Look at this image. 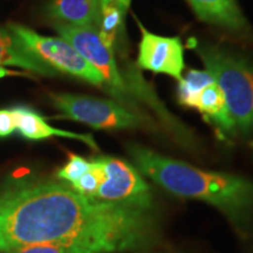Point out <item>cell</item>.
Returning <instances> with one entry per match:
<instances>
[{
    "label": "cell",
    "instance_id": "obj_1",
    "mask_svg": "<svg viewBox=\"0 0 253 253\" xmlns=\"http://www.w3.org/2000/svg\"><path fill=\"white\" fill-rule=\"evenodd\" d=\"M160 237L153 207L87 197L56 182L15 178L0 188V253L37 244L66 253L138 251Z\"/></svg>",
    "mask_w": 253,
    "mask_h": 253
},
{
    "label": "cell",
    "instance_id": "obj_2",
    "mask_svg": "<svg viewBox=\"0 0 253 253\" xmlns=\"http://www.w3.org/2000/svg\"><path fill=\"white\" fill-rule=\"evenodd\" d=\"M138 171L173 196L217 208L239 231L253 219V181L225 172L209 171L163 156L138 144L126 147Z\"/></svg>",
    "mask_w": 253,
    "mask_h": 253
},
{
    "label": "cell",
    "instance_id": "obj_3",
    "mask_svg": "<svg viewBox=\"0 0 253 253\" xmlns=\"http://www.w3.org/2000/svg\"><path fill=\"white\" fill-rule=\"evenodd\" d=\"M205 69L223 91L236 131L253 132V66L213 46L196 45Z\"/></svg>",
    "mask_w": 253,
    "mask_h": 253
},
{
    "label": "cell",
    "instance_id": "obj_4",
    "mask_svg": "<svg viewBox=\"0 0 253 253\" xmlns=\"http://www.w3.org/2000/svg\"><path fill=\"white\" fill-rule=\"evenodd\" d=\"M8 30L17 36L36 58L56 74L71 75L106 89L103 78L86 59L63 38L41 36L24 25L11 23Z\"/></svg>",
    "mask_w": 253,
    "mask_h": 253
},
{
    "label": "cell",
    "instance_id": "obj_5",
    "mask_svg": "<svg viewBox=\"0 0 253 253\" xmlns=\"http://www.w3.org/2000/svg\"><path fill=\"white\" fill-rule=\"evenodd\" d=\"M54 30L67 40L93 67L100 73L106 84V90L125 106L135 107L134 94L123 80L115 60L114 48L106 43L95 27H77L55 23Z\"/></svg>",
    "mask_w": 253,
    "mask_h": 253
},
{
    "label": "cell",
    "instance_id": "obj_6",
    "mask_svg": "<svg viewBox=\"0 0 253 253\" xmlns=\"http://www.w3.org/2000/svg\"><path fill=\"white\" fill-rule=\"evenodd\" d=\"M62 116L94 129L119 130L144 126V119L121 102L75 94L49 95Z\"/></svg>",
    "mask_w": 253,
    "mask_h": 253
},
{
    "label": "cell",
    "instance_id": "obj_7",
    "mask_svg": "<svg viewBox=\"0 0 253 253\" xmlns=\"http://www.w3.org/2000/svg\"><path fill=\"white\" fill-rule=\"evenodd\" d=\"M102 167L104 178L95 198L106 202L130 203L153 207L150 185L141 172L126 161L110 156L96 157Z\"/></svg>",
    "mask_w": 253,
    "mask_h": 253
},
{
    "label": "cell",
    "instance_id": "obj_8",
    "mask_svg": "<svg viewBox=\"0 0 253 253\" xmlns=\"http://www.w3.org/2000/svg\"><path fill=\"white\" fill-rule=\"evenodd\" d=\"M141 31L137 65L158 74H166L181 81L184 69V49L179 38H168L151 33L137 21Z\"/></svg>",
    "mask_w": 253,
    "mask_h": 253
},
{
    "label": "cell",
    "instance_id": "obj_9",
    "mask_svg": "<svg viewBox=\"0 0 253 253\" xmlns=\"http://www.w3.org/2000/svg\"><path fill=\"white\" fill-rule=\"evenodd\" d=\"M11 112L13 114L15 129H18L19 132L27 140L39 141L53 137V136H60V137H68L84 142L94 150L99 149L91 135L75 134V132L54 128L42 116L27 107H17V108L11 109Z\"/></svg>",
    "mask_w": 253,
    "mask_h": 253
},
{
    "label": "cell",
    "instance_id": "obj_10",
    "mask_svg": "<svg viewBox=\"0 0 253 253\" xmlns=\"http://www.w3.org/2000/svg\"><path fill=\"white\" fill-rule=\"evenodd\" d=\"M197 17L208 24L240 32L248 24L237 0H186Z\"/></svg>",
    "mask_w": 253,
    "mask_h": 253
},
{
    "label": "cell",
    "instance_id": "obj_11",
    "mask_svg": "<svg viewBox=\"0 0 253 253\" xmlns=\"http://www.w3.org/2000/svg\"><path fill=\"white\" fill-rule=\"evenodd\" d=\"M99 12V0H50L48 6L53 20L77 27L96 26Z\"/></svg>",
    "mask_w": 253,
    "mask_h": 253
},
{
    "label": "cell",
    "instance_id": "obj_12",
    "mask_svg": "<svg viewBox=\"0 0 253 253\" xmlns=\"http://www.w3.org/2000/svg\"><path fill=\"white\" fill-rule=\"evenodd\" d=\"M17 66L34 74L52 77L56 73L40 62L8 28L0 27V67Z\"/></svg>",
    "mask_w": 253,
    "mask_h": 253
},
{
    "label": "cell",
    "instance_id": "obj_13",
    "mask_svg": "<svg viewBox=\"0 0 253 253\" xmlns=\"http://www.w3.org/2000/svg\"><path fill=\"white\" fill-rule=\"evenodd\" d=\"M196 109L207 116L209 121L213 122L221 132L229 135L236 131L235 125L227 110L225 97L216 82L209 84L202 90Z\"/></svg>",
    "mask_w": 253,
    "mask_h": 253
},
{
    "label": "cell",
    "instance_id": "obj_14",
    "mask_svg": "<svg viewBox=\"0 0 253 253\" xmlns=\"http://www.w3.org/2000/svg\"><path fill=\"white\" fill-rule=\"evenodd\" d=\"M126 11L128 9L114 2L100 5L99 18L95 28L99 32L100 37L106 41V43H108L113 48L119 37L125 31Z\"/></svg>",
    "mask_w": 253,
    "mask_h": 253
},
{
    "label": "cell",
    "instance_id": "obj_15",
    "mask_svg": "<svg viewBox=\"0 0 253 253\" xmlns=\"http://www.w3.org/2000/svg\"><path fill=\"white\" fill-rule=\"evenodd\" d=\"M214 80L212 75L208 71H196L191 69L188 72L185 78H183L178 82V89L177 95L178 100L183 106L191 107V108H197L199 95L202 90L209 84H213Z\"/></svg>",
    "mask_w": 253,
    "mask_h": 253
},
{
    "label": "cell",
    "instance_id": "obj_16",
    "mask_svg": "<svg viewBox=\"0 0 253 253\" xmlns=\"http://www.w3.org/2000/svg\"><path fill=\"white\" fill-rule=\"evenodd\" d=\"M90 168L91 163L89 161L84 160V157L79 156V155L69 154L68 162L59 170L56 177L61 181L69 183V185H71L74 182H77L84 173L89 171Z\"/></svg>",
    "mask_w": 253,
    "mask_h": 253
},
{
    "label": "cell",
    "instance_id": "obj_17",
    "mask_svg": "<svg viewBox=\"0 0 253 253\" xmlns=\"http://www.w3.org/2000/svg\"><path fill=\"white\" fill-rule=\"evenodd\" d=\"M5 253H66V251L55 245L37 244V245L23 246V248L12 250V251H8Z\"/></svg>",
    "mask_w": 253,
    "mask_h": 253
},
{
    "label": "cell",
    "instance_id": "obj_18",
    "mask_svg": "<svg viewBox=\"0 0 253 253\" xmlns=\"http://www.w3.org/2000/svg\"><path fill=\"white\" fill-rule=\"evenodd\" d=\"M15 130V122L13 114L9 110H0V137H6L13 134Z\"/></svg>",
    "mask_w": 253,
    "mask_h": 253
},
{
    "label": "cell",
    "instance_id": "obj_19",
    "mask_svg": "<svg viewBox=\"0 0 253 253\" xmlns=\"http://www.w3.org/2000/svg\"><path fill=\"white\" fill-rule=\"evenodd\" d=\"M100 5L101 4H106V2H114V4H118L120 6H122L123 8L128 9L129 6H130L131 0H99Z\"/></svg>",
    "mask_w": 253,
    "mask_h": 253
},
{
    "label": "cell",
    "instance_id": "obj_20",
    "mask_svg": "<svg viewBox=\"0 0 253 253\" xmlns=\"http://www.w3.org/2000/svg\"><path fill=\"white\" fill-rule=\"evenodd\" d=\"M15 74H18V73L0 67V78H5V77H8V75H15Z\"/></svg>",
    "mask_w": 253,
    "mask_h": 253
}]
</instances>
